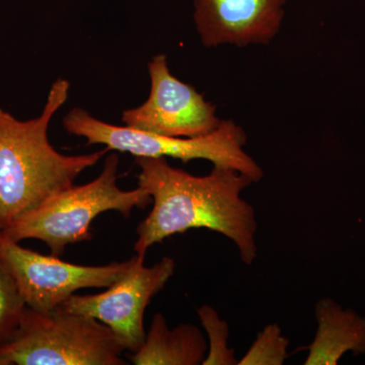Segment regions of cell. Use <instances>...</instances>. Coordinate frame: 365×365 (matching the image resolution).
I'll return each instance as SVG.
<instances>
[{
	"instance_id": "obj_3",
	"label": "cell",
	"mask_w": 365,
	"mask_h": 365,
	"mask_svg": "<svg viewBox=\"0 0 365 365\" xmlns=\"http://www.w3.org/2000/svg\"><path fill=\"white\" fill-rule=\"evenodd\" d=\"M119 157L116 151L106 158L102 172L81 186L68 187L16 220L0 235L16 242L39 240L52 255L61 256L67 246L93 239V220L107 211L129 217L134 208L148 207L153 200L145 190H122L117 184Z\"/></svg>"
},
{
	"instance_id": "obj_9",
	"label": "cell",
	"mask_w": 365,
	"mask_h": 365,
	"mask_svg": "<svg viewBox=\"0 0 365 365\" xmlns=\"http://www.w3.org/2000/svg\"><path fill=\"white\" fill-rule=\"evenodd\" d=\"M287 0H194L193 19L207 48L267 45L279 34Z\"/></svg>"
},
{
	"instance_id": "obj_13",
	"label": "cell",
	"mask_w": 365,
	"mask_h": 365,
	"mask_svg": "<svg viewBox=\"0 0 365 365\" xmlns=\"http://www.w3.org/2000/svg\"><path fill=\"white\" fill-rule=\"evenodd\" d=\"M26 307L13 275L0 261V346L6 344L16 332Z\"/></svg>"
},
{
	"instance_id": "obj_8",
	"label": "cell",
	"mask_w": 365,
	"mask_h": 365,
	"mask_svg": "<svg viewBox=\"0 0 365 365\" xmlns=\"http://www.w3.org/2000/svg\"><path fill=\"white\" fill-rule=\"evenodd\" d=\"M148 69L150 96L143 105L122 113L124 126L170 137L206 135L220 126L215 106L170 72L165 54L153 57Z\"/></svg>"
},
{
	"instance_id": "obj_4",
	"label": "cell",
	"mask_w": 365,
	"mask_h": 365,
	"mask_svg": "<svg viewBox=\"0 0 365 365\" xmlns=\"http://www.w3.org/2000/svg\"><path fill=\"white\" fill-rule=\"evenodd\" d=\"M63 127L67 133L86 139L90 145H104L134 158H170L182 163L204 160L213 167L237 170L254 182L264 177L260 165L245 150L246 132L232 120H222L220 126L206 135L170 137L108 123L76 107L63 118Z\"/></svg>"
},
{
	"instance_id": "obj_12",
	"label": "cell",
	"mask_w": 365,
	"mask_h": 365,
	"mask_svg": "<svg viewBox=\"0 0 365 365\" xmlns=\"http://www.w3.org/2000/svg\"><path fill=\"white\" fill-rule=\"evenodd\" d=\"M199 319L209 340L208 351L203 365H235L239 360L235 350L228 346L230 327L212 307L203 304L197 309Z\"/></svg>"
},
{
	"instance_id": "obj_2",
	"label": "cell",
	"mask_w": 365,
	"mask_h": 365,
	"mask_svg": "<svg viewBox=\"0 0 365 365\" xmlns=\"http://www.w3.org/2000/svg\"><path fill=\"white\" fill-rule=\"evenodd\" d=\"M69 91L67 79H56L42 113L26 121L0 108V234L50 197L74 185L109 151L105 148L67 155L50 143V123L68 100Z\"/></svg>"
},
{
	"instance_id": "obj_7",
	"label": "cell",
	"mask_w": 365,
	"mask_h": 365,
	"mask_svg": "<svg viewBox=\"0 0 365 365\" xmlns=\"http://www.w3.org/2000/svg\"><path fill=\"white\" fill-rule=\"evenodd\" d=\"M144 260L145 257L135 255L127 272L104 292L73 294L59 307L102 322L116 334L127 350L135 352L145 339L146 307L169 282L176 269L174 259L169 256L151 267L144 266Z\"/></svg>"
},
{
	"instance_id": "obj_10",
	"label": "cell",
	"mask_w": 365,
	"mask_h": 365,
	"mask_svg": "<svg viewBox=\"0 0 365 365\" xmlns=\"http://www.w3.org/2000/svg\"><path fill=\"white\" fill-rule=\"evenodd\" d=\"M317 332L306 365H336L347 353L365 355V318L329 297L316 304Z\"/></svg>"
},
{
	"instance_id": "obj_14",
	"label": "cell",
	"mask_w": 365,
	"mask_h": 365,
	"mask_svg": "<svg viewBox=\"0 0 365 365\" xmlns=\"http://www.w3.org/2000/svg\"><path fill=\"white\" fill-rule=\"evenodd\" d=\"M289 340L277 324L266 326L237 365H282L288 359Z\"/></svg>"
},
{
	"instance_id": "obj_1",
	"label": "cell",
	"mask_w": 365,
	"mask_h": 365,
	"mask_svg": "<svg viewBox=\"0 0 365 365\" xmlns=\"http://www.w3.org/2000/svg\"><path fill=\"white\" fill-rule=\"evenodd\" d=\"M138 187L153 200L148 217L136 228L134 251L145 257L153 245L192 228H206L230 240L242 261L257 258L256 213L242 197L253 180L237 170L213 167L206 176H194L172 167L165 158H135Z\"/></svg>"
},
{
	"instance_id": "obj_6",
	"label": "cell",
	"mask_w": 365,
	"mask_h": 365,
	"mask_svg": "<svg viewBox=\"0 0 365 365\" xmlns=\"http://www.w3.org/2000/svg\"><path fill=\"white\" fill-rule=\"evenodd\" d=\"M0 261L13 275L26 306L47 313L83 288L109 287L127 272L132 258L107 265H78L23 248L0 235Z\"/></svg>"
},
{
	"instance_id": "obj_11",
	"label": "cell",
	"mask_w": 365,
	"mask_h": 365,
	"mask_svg": "<svg viewBox=\"0 0 365 365\" xmlns=\"http://www.w3.org/2000/svg\"><path fill=\"white\" fill-rule=\"evenodd\" d=\"M207 351V341L198 327L182 324L170 329L165 316L158 313L130 361L135 365H199Z\"/></svg>"
},
{
	"instance_id": "obj_5",
	"label": "cell",
	"mask_w": 365,
	"mask_h": 365,
	"mask_svg": "<svg viewBox=\"0 0 365 365\" xmlns=\"http://www.w3.org/2000/svg\"><path fill=\"white\" fill-rule=\"evenodd\" d=\"M126 350L109 327L91 317L26 307L16 332L0 346V365H125Z\"/></svg>"
}]
</instances>
